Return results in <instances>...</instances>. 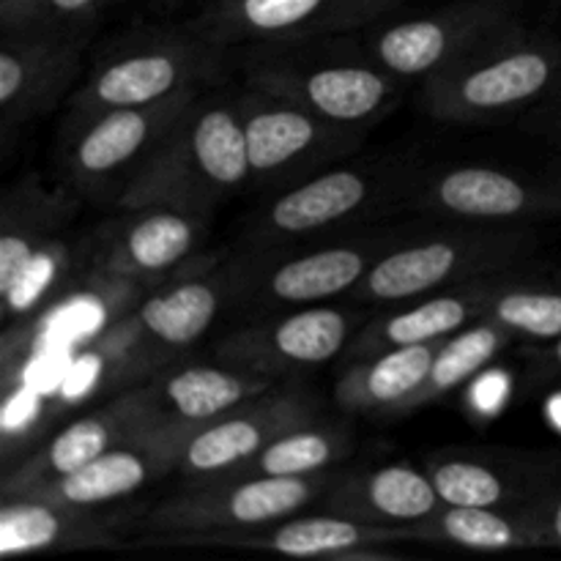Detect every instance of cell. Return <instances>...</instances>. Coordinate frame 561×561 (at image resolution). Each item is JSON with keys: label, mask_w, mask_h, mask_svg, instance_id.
Here are the masks:
<instances>
[{"label": "cell", "mask_w": 561, "mask_h": 561, "mask_svg": "<svg viewBox=\"0 0 561 561\" xmlns=\"http://www.w3.org/2000/svg\"><path fill=\"white\" fill-rule=\"evenodd\" d=\"M252 175L241 113L225 104H190L157 151L129 175L118 206L208 214Z\"/></svg>", "instance_id": "obj_1"}, {"label": "cell", "mask_w": 561, "mask_h": 561, "mask_svg": "<svg viewBox=\"0 0 561 561\" xmlns=\"http://www.w3.org/2000/svg\"><path fill=\"white\" fill-rule=\"evenodd\" d=\"M425 80L422 104L433 118L480 124L551 93L561 82V44L515 25Z\"/></svg>", "instance_id": "obj_2"}, {"label": "cell", "mask_w": 561, "mask_h": 561, "mask_svg": "<svg viewBox=\"0 0 561 561\" xmlns=\"http://www.w3.org/2000/svg\"><path fill=\"white\" fill-rule=\"evenodd\" d=\"M529 252V230L520 225L510 228H474L438 239L416 241L378 257L354 288L356 299L365 301H405L433 294L460 279L488 277L507 268Z\"/></svg>", "instance_id": "obj_3"}, {"label": "cell", "mask_w": 561, "mask_h": 561, "mask_svg": "<svg viewBox=\"0 0 561 561\" xmlns=\"http://www.w3.org/2000/svg\"><path fill=\"white\" fill-rule=\"evenodd\" d=\"M329 488V477H233L159 504L146 524L175 537L261 529L299 513Z\"/></svg>", "instance_id": "obj_4"}, {"label": "cell", "mask_w": 561, "mask_h": 561, "mask_svg": "<svg viewBox=\"0 0 561 561\" xmlns=\"http://www.w3.org/2000/svg\"><path fill=\"white\" fill-rule=\"evenodd\" d=\"M510 27L515 20L504 0H460L381 31L373 42V58L394 77H431Z\"/></svg>", "instance_id": "obj_5"}, {"label": "cell", "mask_w": 561, "mask_h": 561, "mask_svg": "<svg viewBox=\"0 0 561 561\" xmlns=\"http://www.w3.org/2000/svg\"><path fill=\"white\" fill-rule=\"evenodd\" d=\"M316 416L318 405L310 394L266 392L219 420L192 427L179 469L192 480H228L274 438L312 425Z\"/></svg>", "instance_id": "obj_6"}, {"label": "cell", "mask_w": 561, "mask_h": 561, "mask_svg": "<svg viewBox=\"0 0 561 561\" xmlns=\"http://www.w3.org/2000/svg\"><path fill=\"white\" fill-rule=\"evenodd\" d=\"M420 206L471 222H531L561 217V173L535 175L460 164L425 186Z\"/></svg>", "instance_id": "obj_7"}, {"label": "cell", "mask_w": 561, "mask_h": 561, "mask_svg": "<svg viewBox=\"0 0 561 561\" xmlns=\"http://www.w3.org/2000/svg\"><path fill=\"white\" fill-rule=\"evenodd\" d=\"M162 422L153 387L126 392L124 398L113 400L104 409L66 425L36 455L22 460L11 474H5L3 496H27V493L82 469L107 449L118 447V444L129 442V438L140 436L142 431L162 425Z\"/></svg>", "instance_id": "obj_8"}, {"label": "cell", "mask_w": 561, "mask_h": 561, "mask_svg": "<svg viewBox=\"0 0 561 561\" xmlns=\"http://www.w3.org/2000/svg\"><path fill=\"white\" fill-rule=\"evenodd\" d=\"M190 433L192 427L175 425V422L148 427L140 436L107 449L82 469L71 471V474L60 477L49 485H42L38 491L27 493V496L77 510L124 499L129 493L140 491L146 482L159 480L168 471L179 469L181 453H184Z\"/></svg>", "instance_id": "obj_9"}, {"label": "cell", "mask_w": 561, "mask_h": 561, "mask_svg": "<svg viewBox=\"0 0 561 561\" xmlns=\"http://www.w3.org/2000/svg\"><path fill=\"white\" fill-rule=\"evenodd\" d=\"M211 66L208 49L184 42H162L104 64L77 93L75 110L85 121L118 107H148L179 93L197 91Z\"/></svg>", "instance_id": "obj_10"}, {"label": "cell", "mask_w": 561, "mask_h": 561, "mask_svg": "<svg viewBox=\"0 0 561 561\" xmlns=\"http://www.w3.org/2000/svg\"><path fill=\"white\" fill-rule=\"evenodd\" d=\"M400 0H219L203 20L214 42L310 38L354 31L392 11Z\"/></svg>", "instance_id": "obj_11"}, {"label": "cell", "mask_w": 561, "mask_h": 561, "mask_svg": "<svg viewBox=\"0 0 561 561\" xmlns=\"http://www.w3.org/2000/svg\"><path fill=\"white\" fill-rule=\"evenodd\" d=\"M351 318L332 307H307L274 323H255L219 343L217 356L225 365L252 373L318 367L334 359L348 345Z\"/></svg>", "instance_id": "obj_12"}, {"label": "cell", "mask_w": 561, "mask_h": 561, "mask_svg": "<svg viewBox=\"0 0 561 561\" xmlns=\"http://www.w3.org/2000/svg\"><path fill=\"white\" fill-rule=\"evenodd\" d=\"M195 96L197 91H186L148 107H118L93 115L71 148L75 179L80 184H99L126 168L135 173L179 124Z\"/></svg>", "instance_id": "obj_13"}, {"label": "cell", "mask_w": 561, "mask_h": 561, "mask_svg": "<svg viewBox=\"0 0 561 561\" xmlns=\"http://www.w3.org/2000/svg\"><path fill=\"white\" fill-rule=\"evenodd\" d=\"M392 77L383 69L367 66H261L252 77L255 88L268 96L285 99L323 121L345 126L362 124L381 113L392 96Z\"/></svg>", "instance_id": "obj_14"}, {"label": "cell", "mask_w": 561, "mask_h": 561, "mask_svg": "<svg viewBox=\"0 0 561 561\" xmlns=\"http://www.w3.org/2000/svg\"><path fill=\"white\" fill-rule=\"evenodd\" d=\"M80 71V44L47 33H11L0 49V124L5 129L47 113Z\"/></svg>", "instance_id": "obj_15"}, {"label": "cell", "mask_w": 561, "mask_h": 561, "mask_svg": "<svg viewBox=\"0 0 561 561\" xmlns=\"http://www.w3.org/2000/svg\"><path fill=\"white\" fill-rule=\"evenodd\" d=\"M190 540H214L228 546L261 548L285 557L301 559H348L351 553L383 546L394 540H411L409 526H378L345 515H316L277 524L272 531H217V535L190 537Z\"/></svg>", "instance_id": "obj_16"}, {"label": "cell", "mask_w": 561, "mask_h": 561, "mask_svg": "<svg viewBox=\"0 0 561 561\" xmlns=\"http://www.w3.org/2000/svg\"><path fill=\"white\" fill-rule=\"evenodd\" d=\"M507 279H466L460 288L447 294L431 296L411 310L389 316L387 321L373 323L356 340V354H381V351L400 348V345H420L447 340L449 334L460 332L471 321L485 318L491 301L510 288Z\"/></svg>", "instance_id": "obj_17"}, {"label": "cell", "mask_w": 561, "mask_h": 561, "mask_svg": "<svg viewBox=\"0 0 561 561\" xmlns=\"http://www.w3.org/2000/svg\"><path fill=\"white\" fill-rule=\"evenodd\" d=\"M113 236L102 266L113 277H157L179 266L201 239L197 214L179 208H140Z\"/></svg>", "instance_id": "obj_18"}, {"label": "cell", "mask_w": 561, "mask_h": 561, "mask_svg": "<svg viewBox=\"0 0 561 561\" xmlns=\"http://www.w3.org/2000/svg\"><path fill=\"white\" fill-rule=\"evenodd\" d=\"M274 381L266 373L241 367H184L153 387L164 422L197 427L241 409L250 400L272 392Z\"/></svg>", "instance_id": "obj_19"}, {"label": "cell", "mask_w": 561, "mask_h": 561, "mask_svg": "<svg viewBox=\"0 0 561 561\" xmlns=\"http://www.w3.org/2000/svg\"><path fill=\"white\" fill-rule=\"evenodd\" d=\"M241 121H244L252 175L279 173L307 153L332 142L334 137H343L332 129V121H323L321 115L268 93L244 104Z\"/></svg>", "instance_id": "obj_20"}, {"label": "cell", "mask_w": 561, "mask_h": 561, "mask_svg": "<svg viewBox=\"0 0 561 561\" xmlns=\"http://www.w3.org/2000/svg\"><path fill=\"white\" fill-rule=\"evenodd\" d=\"M442 507L431 474L392 463L343 482L332 493V510L345 518L378 526H411Z\"/></svg>", "instance_id": "obj_21"}, {"label": "cell", "mask_w": 561, "mask_h": 561, "mask_svg": "<svg viewBox=\"0 0 561 561\" xmlns=\"http://www.w3.org/2000/svg\"><path fill=\"white\" fill-rule=\"evenodd\" d=\"M444 340L400 345L381 351L376 359L348 367L334 389V400L351 414H403L411 394L425 383Z\"/></svg>", "instance_id": "obj_22"}, {"label": "cell", "mask_w": 561, "mask_h": 561, "mask_svg": "<svg viewBox=\"0 0 561 561\" xmlns=\"http://www.w3.org/2000/svg\"><path fill=\"white\" fill-rule=\"evenodd\" d=\"M378 247H329L274 268L263 283V296L274 305H316L354 294L376 263Z\"/></svg>", "instance_id": "obj_23"}, {"label": "cell", "mask_w": 561, "mask_h": 561, "mask_svg": "<svg viewBox=\"0 0 561 561\" xmlns=\"http://www.w3.org/2000/svg\"><path fill=\"white\" fill-rule=\"evenodd\" d=\"M373 192V181L365 173L332 170L277 197L268 208L266 225L279 236L316 233L359 211Z\"/></svg>", "instance_id": "obj_24"}, {"label": "cell", "mask_w": 561, "mask_h": 561, "mask_svg": "<svg viewBox=\"0 0 561 561\" xmlns=\"http://www.w3.org/2000/svg\"><path fill=\"white\" fill-rule=\"evenodd\" d=\"M104 531L85 510L60 507L31 496L5 499L0 510V553L5 559L64 546L104 542Z\"/></svg>", "instance_id": "obj_25"}, {"label": "cell", "mask_w": 561, "mask_h": 561, "mask_svg": "<svg viewBox=\"0 0 561 561\" xmlns=\"http://www.w3.org/2000/svg\"><path fill=\"white\" fill-rule=\"evenodd\" d=\"M225 296V279H184L142 301L135 321L148 337L170 348H184L206 334L217 312L222 310Z\"/></svg>", "instance_id": "obj_26"}, {"label": "cell", "mask_w": 561, "mask_h": 561, "mask_svg": "<svg viewBox=\"0 0 561 561\" xmlns=\"http://www.w3.org/2000/svg\"><path fill=\"white\" fill-rule=\"evenodd\" d=\"M411 540L449 542L469 551H504V548L540 546L529 513L513 520L493 507H453L442 504L420 524H411Z\"/></svg>", "instance_id": "obj_27"}, {"label": "cell", "mask_w": 561, "mask_h": 561, "mask_svg": "<svg viewBox=\"0 0 561 561\" xmlns=\"http://www.w3.org/2000/svg\"><path fill=\"white\" fill-rule=\"evenodd\" d=\"M510 337H513V332L502 327V323L491 321V318H480V323H474V327H466L460 332L449 334L442 343V348H438L436 359H433L425 383L405 403V411L425 409L427 403H433L442 394L453 392L460 383L469 381L482 367L491 365L493 356L510 343Z\"/></svg>", "instance_id": "obj_28"}, {"label": "cell", "mask_w": 561, "mask_h": 561, "mask_svg": "<svg viewBox=\"0 0 561 561\" xmlns=\"http://www.w3.org/2000/svg\"><path fill=\"white\" fill-rule=\"evenodd\" d=\"M345 455V436L337 427L305 425L274 438L266 449L247 460L233 477H312Z\"/></svg>", "instance_id": "obj_29"}, {"label": "cell", "mask_w": 561, "mask_h": 561, "mask_svg": "<svg viewBox=\"0 0 561 561\" xmlns=\"http://www.w3.org/2000/svg\"><path fill=\"white\" fill-rule=\"evenodd\" d=\"M47 197L33 192H14L3 206V230H0V294L16 283L27 263L36 257L44 244H49L47 233L49 214Z\"/></svg>", "instance_id": "obj_30"}, {"label": "cell", "mask_w": 561, "mask_h": 561, "mask_svg": "<svg viewBox=\"0 0 561 561\" xmlns=\"http://www.w3.org/2000/svg\"><path fill=\"white\" fill-rule=\"evenodd\" d=\"M485 318L502 323L513 334L553 343L561 337V290L510 285L491 301Z\"/></svg>", "instance_id": "obj_31"}, {"label": "cell", "mask_w": 561, "mask_h": 561, "mask_svg": "<svg viewBox=\"0 0 561 561\" xmlns=\"http://www.w3.org/2000/svg\"><path fill=\"white\" fill-rule=\"evenodd\" d=\"M427 474L442 504L453 507H499L510 499L507 482L474 460H438Z\"/></svg>", "instance_id": "obj_32"}, {"label": "cell", "mask_w": 561, "mask_h": 561, "mask_svg": "<svg viewBox=\"0 0 561 561\" xmlns=\"http://www.w3.org/2000/svg\"><path fill=\"white\" fill-rule=\"evenodd\" d=\"M104 0H22L20 9L0 22L3 36L11 33H47L69 38L71 31L85 25Z\"/></svg>", "instance_id": "obj_33"}, {"label": "cell", "mask_w": 561, "mask_h": 561, "mask_svg": "<svg viewBox=\"0 0 561 561\" xmlns=\"http://www.w3.org/2000/svg\"><path fill=\"white\" fill-rule=\"evenodd\" d=\"M66 247L58 244V241H49L42 250L36 252L31 263L25 266V272L16 277V283L11 285L3 296V310L5 321H9V329L20 323V318H25L33 307L42 301V296L53 288L60 279L66 268Z\"/></svg>", "instance_id": "obj_34"}, {"label": "cell", "mask_w": 561, "mask_h": 561, "mask_svg": "<svg viewBox=\"0 0 561 561\" xmlns=\"http://www.w3.org/2000/svg\"><path fill=\"white\" fill-rule=\"evenodd\" d=\"M540 546H561V496H546L529 510Z\"/></svg>", "instance_id": "obj_35"}, {"label": "cell", "mask_w": 561, "mask_h": 561, "mask_svg": "<svg viewBox=\"0 0 561 561\" xmlns=\"http://www.w3.org/2000/svg\"><path fill=\"white\" fill-rule=\"evenodd\" d=\"M546 365L551 367V370H559L561 373V337H557L551 343V351L546 354Z\"/></svg>", "instance_id": "obj_36"}, {"label": "cell", "mask_w": 561, "mask_h": 561, "mask_svg": "<svg viewBox=\"0 0 561 561\" xmlns=\"http://www.w3.org/2000/svg\"><path fill=\"white\" fill-rule=\"evenodd\" d=\"M20 3L22 0H0V22L9 20V16L20 9Z\"/></svg>", "instance_id": "obj_37"}, {"label": "cell", "mask_w": 561, "mask_h": 561, "mask_svg": "<svg viewBox=\"0 0 561 561\" xmlns=\"http://www.w3.org/2000/svg\"><path fill=\"white\" fill-rule=\"evenodd\" d=\"M557 131H559V135H561V115H559V118H557Z\"/></svg>", "instance_id": "obj_38"}, {"label": "cell", "mask_w": 561, "mask_h": 561, "mask_svg": "<svg viewBox=\"0 0 561 561\" xmlns=\"http://www.w3.org/2000/svg\"><path fill=\"white\" fill-rule=\"evenodd\" d=\"M104 3H107V0H104Z\"/></svg>", "instance_id": "obj_39"}, {"label": "cell", "mask_w": 561, "mask_h": 561, "mask_svg": "<svg viewBox=\"0 0 561 561\" xmlns=\"http://www.w3.org/2000/svg\"><path fill=\"white\" fill-rule=\"evenodd\" d=\"M559 3H561V0H559Z\"/></svg>", "instance_id": "obj_40"}]
</instances>
